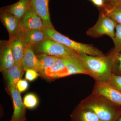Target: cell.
I'll return each instance as SVG.
<instances>
[{"label": "cell", "mask_w": 121, "mask_h": 121, "mask_svg": "<svg viewBox=\"0 0 121 121\" xmlns=\"http://www.w3.org/2000/svg\"><path fill=\"white\" fill-rule=\"evenodd\" d=\"M83 67L90 76L99 82H108L113 74V68L118 54L113 50L102 56H93L78 53Z\"/></svg>", "instance_id": "obj_1"}, {"label": "cell", "mask_w": 121, "mask_h": 121, "mask_svg": "<svg viewBox=\"0 0 121 121\" xmlns=\"http://www.w3.org/2000/svg\"><path fill=\"white\" fill-rule=\"evenodd\" d=\"M80 104L94 113L102 121H116L121 113V107L102 95L92 93Z\"/></svg>", "instance_id": "obj_2"}, {"label": "cell", "mask_w": 121, "mask_h": 121, "mask_svg": "<svg viewBox=\"0 0 121 121\" xmlns=\"http://www.w3.org/2000/svg\"><path fill=\"white\" fill-rule=\"evenodd\" d=\"M43 30L48 38L62 44L78 53L93 56H102L105 55L101 51L93 45L72 40L57 31L54 28L46 27Z\"/></svg>", "instance_id": "obj_3"}, {"label": "cell", "mask_w": 121, "mask_h": 121, "mask_svg": "<svg viewBox=\"0 0 121 121\" xmlns=\"http://www.w3.org/2000/svg\"><path fill=\"white\" fill-rule=\"evenodd\" d=\"M117 24V22L114 20L101 12L99 13L97 23L87 30L86 35L94 38L107 35L113 39L115 35V29Z\"/></svg>", "instance_id": "obj_4"}, {"label": "cell", "mask_w": 121, "mask_h": 121, "mask_svg": "<svg viewBox=\"0 0 121 121\" xmlns=\"http://www.w3.org/2000/svg\"><path fill=\"white\" fill-rule=\"evenodd\" d=\"M38 54H47L60 57L75 55L78 52L62 44L48 38L41 43L33 48Z\"/></svg>", "instance_id": "obj_5"}, {"label": "cell", "mask_w": 121, "mask_h": 121, "mask_svg": "<svg viewBox=\"0 0 121 121\" xmlns=\"http://www.w3.org/2000/svg\"><path fill=\"white\" fill-rule=\"evenodd\" d=\"M13 102V111L10 121H27V108L22 101L21 93L17 87H9Z\"/></svg>", "instance_id": "obj_6"}, {"label": "cell", "mask_w": 121, "mask_h": 121, "mask_svg": "<svg viewBox=\"0 0 121 121\" xmlns=\"http://www.w3.org/2000/svg\"><path fill=\"white\" fill-rule=\"evenodd\" d=\"M92 93L104 96L121 107V93L111 86L108 82H95Z\"/></svg>", "instance_id": "obj_7"}, {"label": "cell", "mask_w": 121, "mask_h": 121, "mask_svg": "<svg viewBox=\"0 0 121 121\" xmlns=\"http://www.w3.org/2000/svg\"><path fill=\"white\" fill-rule=\"evenodd\" d=\"M20 24L24 31L45 28L43 20L35 12L32 4L21 20Z\"/></svg>", "instance_id": "obj_8"}, {"label": "cell", "mask_w": 121, "mask_h": 121, "mask_svg": "<svg viewBox=\"0 0 121 121\" xmlns=\"http://www.w3.org/2000/svg\"><path fill=\"white\" fill-rule=\"evenodd\" d=\"M0 18L1 23L6 28L11 39L22 30L21 28L20 21L12 14L1 9Z\"/></svg>", "instance_id": "obj_9"}, {"label": "cell", "mask_w": 121, "mask_h": 121, "mask_svg": "<svg viewBox=\"0 0 121 121\" xmlns=\"http://www.w3.org/2000/svg\"><path fill=\"white\" fill-rule=\"evenodd\" d=\"M78 53L71 56L65 67L57 74L56 78H64L76 74L88 75L79 60Z\"/></svg>", "instance_id": "obj_10"}, {"label": "cell", "mask_w": 121, "mask_h": 121, "mask_svg": "<svg viewBox=\"0 0 121 121\" xmlns=\"http://www.w3.org/2000/svg\"><path fill=\"white\" fill-rule=\"evenodd\" d=\"M0 70L2 72L11 68L15 64L11 44L9 40H0Z\"/></svg>", "instance_id": "obj_11"}, {"label": "cell", "mask_w": 121, "mask_h": 121, "mask_svg": "<svg viewBox=\"0 0 121 121\" xmlns=\"http://www.w3.org/2000/svg\"><path fill=\"white\" fill-rule=\"evenodd\" d=\"M24 31L22 30L12 39H9L16 64L22 65L25 50L26 47L24 40Z\"/></svg>", "instance_id": "obj_12"}, {"label": "cell", "mask_w": 121, "mask_h": 121, "mask_svg": "<svg viewBox=\"0 0 121 121\" xmlns=\"http://www.w3.org/2000/svg\"><path fill=\"white\" fill-rule=\"evenodd\" d=\"M49 0H31L33 8L43 21L45 28H54L51 21L48 8Z\"/></svg>", "instance_id": "obj_13"}, {"label": "cell", "mask_w": 121, "mask_h": 121, "mask_svg": "<svg viewBox=\"0 0 121 121\" xmlns=\"http://www.w3.org/2000/svg\"><path fill=\"white\" fill-rule=\"evenodd\" d=\"M22 66L25 71L28 69H32L40 72L39 59L32 47L26 46L22 60Z\"/></svg>", "instance_id": "obj_14"}, {"label": "cell", "mask_w": 121, "mask_h": 121, "mask_svg": "<svg viewBox=\"0 0 121 121\" xmlns=\"http://www.w3.org/2000/svg\"><path fill=\"white\" fill-rule=\"evenodd\" d=\"M71 121H102L94 113L79 104L70 115Z\"/></svg>", "instance_id": "obj_15"}, {"label": "cell", "mask_w": 121, "mask_h": 121, "mask_svg": "<svg viewBox=\"0 0 121 121\" xmlns=\"http://www.w3.org/2000/svg\"><path fill=\"white\" fill-rule=\"evenodd\" d=\"M31 6V0H19L13 4L3 8L14 15L20 21Z\"/></svg>", "instance_id": "obj_16"}, {"label": "cell", "mask_w": 121, "mask_h": 121, "mask_svg": "<svg viewBox=\"0 0 121 121\" xmlns=\"http://www.w3.org/2000/svg\"><path fill=\"white\" fill-rule=\"evenodd\" d=\"M43 29L24 31V40L26 46L33 48L47 39Z\"/></svg>", "instance_id": "obj_17"}, {"label": "cell", "mask_w": 121, "mask_h": 121, "mask_svg": "<svg viewBox=\"0 0 121 121\" xmlns=\"http://www.w3.org/2000/svg\"><path fill=\"white\" fill-rule=\"evenodd\" d=\"M24 71L22 65L16 64L3 72L9 87H17V82L22 79Z\"/></svg>", "instance_id": "obj_18"}, {"label": "cell", "mask_w": 121, "mask_h": 121, "mask_svg": "<svg viewBox=\"0 0 121 121\" xmlns=\"http://www.w3.org/2000/svg\"><path fill=\"white\" fill-rule=\"evenodd\" d=\"M36 56L39 62L41 73L46 69L51 67L59 58L44 54H38Z\"/></svg>", "instance_id": "obj_19"}, {"label": "cell", "mask_w": 121, "mask_h": 121, "mask_svg": "<svg viewBox=\"0 0 121 121\" xmlns=\"http://www.w3.org/2000/svg\"><path fill=\"white\" fill-rule=\"evenodd\" d=\"M23 103L26 108L33 109L36 108L39 104V99L35 94L29 93L24 97Z\"/></svg>", "instance_id": "obj_20"}, {"label": "cell", "mask_w": 121, "mask_h": 121, "mask_svg": "<svg viewBox=\"0 0 121 121\" xmlns=\"http://www.w3.org/2000/svg\"><path fill=\"white\" fill-rule=\"evenodd\" d=\"M104 9V11L102 12L105 15L113 19L118 23L121 25V6Z\"/></svg>", "instance_id": "obj_21"}, {"label": "cell", "mask_w": 121, "mask_h": 121, "mask_svg": "<svg viewBox=\"0 0 121 121\" xmlns=\"http://www.w3.org/2000/svg\"><path fill=\"white\" fill-rule=\"evenodd\" d=\"M115 30V35L112 39L114 46L113 50L116 54H118L121 52V25L117 23Z\"/></svg>", "instance_id": "obj_22"}, {"label": "cell", "mask_w": 121, "mask_h": 121, "mask_svg": "<svg viewBox=\"0 0 121 121\" xmlns=\"http://www.w3.org/2000/svg\"><path fill=\"white\" fill-rule=\"evenodd\" d=\"M108 82L111 86L121 93V75L113 73Z\"/></svg>", "instance_id": "obj_23"}, {"label": "cell", "mask_w": 121, "mask_h": 121, "mask_svg": "<svg viewBox=\"0 0 121 121\" xmlns=\"http://www.w3.org/2000/svg\"><path fill=\"white\" fill-rule=\"evenodd\" d=\"M113 73L121 75V52L117 55L113 68Z\"/></svg>", "instance_id": "obj_24"}, {"label": "cell", "mask_w": 121, "mask_h": 121, "mask_svg": "<svg viewBox=\"0 0 121 121\" xmlns=\"http://www.w3.org/2000/svg\"><path fill=\"white\" fill-rule=\"evenodd\" d=\"M39 74V72L35 70L29 69L26 71L25 78L26 80L29 82H33L37 78Z\"/></svg>", "instance_id": "obj_25"}, {"label": "cell", "mask_w": 121, "mask_h": 121, "mask_svg": "<svg viewBox=\"0 0 121 121\" xmlns=\"http://www.w3.org/2000/svg\"><path fill=\"white\" fill-rule=\"evenodd\" d=\"M29 84L27 80L21 79L17 82V88L20 93L25 92L28 89Z\"/></svg>", "instance_id": "obj_26"}, {"label": "cell", "mask_w": 121, "mask_h": 121, "mask_svg": "<svg viewBox=\"0 0 121 121\" xmlns=\"http://www.w3.org/2000/svg\"><path fill=\"white\" fill-rule=\"evenodd\" d=\"M121 6V0H110L107 4H105L104 9H109Z\"/></svg>", "instance_id": "obj_27"}, {"label": "cell", "mask_w": 121, "mask_h": 121, "mask_svg": "<svg viewBox=\"0 0 121 121\" xmlns=\"http://www.w3.org/2000/svg\"><path fill=\"white\" fill-rule=\"evenodd\" d=\"M91 2L100 8H103L105 5L104 0H93Z\"/></svg>", "instance_id": "obj_28"}, {"label": "cell", "mask_w": 121, "mask_h": 121, "mask_svg": "<svg viewBox=\"0 0 121 121\" xmlns=\"http://www.w3.org/2000/svg\"><path fill=\"white\" fill-rule=\"evenodd\" d=\"M116 121H121V113Z\"/></svg>", "instance_id": "obj_29"}, {"label": "cell", "mask_w": 121, "mask_h": 121, "mask_svg": "<svg viewBox=\"0 0 121 121\" xmlns=\"http://www.w3.org/2000/svg\"><path fill=\"white\" fill-rule=\"evenodd\" d=\"M104 1H105V2H108V1H109L110 0H104Z\"/></svg>", "instance_id": "obj_30"}, {"label": "cell", "mask_w": 121, "mask_h": 121, "mask_svg": "<svg viewBox=\"0 0 121 121\" xmlns=\"http://www.w3.org/2000/svg\"><path fill=\"white\" fill-rule=\"evenodd\" d=\"M90 0L91 1H92L93 0Z\"/></svg>", "instance_id": "obj_31"}]
</instances>
